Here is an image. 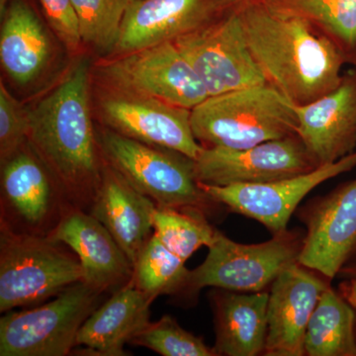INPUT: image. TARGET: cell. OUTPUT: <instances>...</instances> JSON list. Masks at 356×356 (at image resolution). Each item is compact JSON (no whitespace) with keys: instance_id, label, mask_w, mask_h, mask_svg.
<instances>
[{"instance_id":"obj_1","label":"cell","mask_w":356,"mask_h":356,"mask_svg":"<svg viewBox=\"0 0 356 356\" xmlns=\"http://www.w3.org/2000/svg\"><path fill=\"white\" fill-rule=\"evenodd\" d=\"M232 8L267 83L294 104L314 102L343 81L346 54L310 20L273 0H243Z\"/></svg>"},{"instance_id":"obj_2","label":"cell","mask_w":356,"mask_h":356,"mask_svg":"<svg viewBox=\"0 0 356 356\" xmlns=\"http://www.w3.org/2000/svg\"><path fill=\"white\" fill-rule=\"evenodd\" d=\"M29 116L30 144L70 204L88 212L104 165H100V147L89 112L88 60L77 63Z\"/></svg>"},{"instance_id":"obj_3","label":"cell","mask_w":356,"mask_h":356,"mask_svg":"<svg viewBox=\"0 0 356 356\" xmlns=\"http://www.w3.org/2000/svg\"><path fill=\"white\" fill-rule=\"evenodd\" d=\"M291 100L270 84L209 96L191 110V127L204 147L247 149L297 135Z\"/></svg>"},{"instance_id":"obj_4","label":"cell","mask_w":356,"mask_h":356,"mask_svg":"<svg viewBox=\"0 0 356 356\" xmlns=\"http://www.w3.org/2000/svg\"><path fill=\"white\" fill-rule=\"evenodd\" d=\"M83 280L76 254L50 236L0 226V312L31 307Z\"/></svg>"},{"instance_id":"obj_5","label":"cell","mask_w":356,"mask_h":356,"mask_svg":"<svg viewBox=\"0 0 356 356\" xmlns=\"http://www.w3.org/2000/svg\"><path fill=\"white\" fill-rule=\"evenodd\" d=\"M97 140L104 161L156 205L194 208L209 214L218 204L201 189L194 161L188 156L113 130L103 131Z\"/></svg>"},{"instance_id":"obj_6","label":"cell","mask_w":356,"mask_h":356,"mask_svg":"<svg viewBox=\"0 0 356 356\" xmlns=\"http://www.w3.org/2000/svg\"><path fill=\"white\" fill-rule=\"evenodd\" d=\"M106 294L84 281L74 283L49 303L0 318V356H65L89 316Z\"/></svg>"},{"instance_id":"obj_7","label":"cell","mask_w":356,"mask_h":356,"mask_svg":"<svg viewBox=\"0 0 356 356\" xmlns=\"http://www.w3.org/2000/svg\"><path fill=\"white\" fill-rule=\"evenodd\" d=\"M303 240L298 232L287 229L267 242L243 245L217 229L205 261L189 273L184 294L194 295L204 287L261 292L298 262Z\"/></svg>"},{"instance_id":"obj_8","label":"cell","mask_w":356,"mask_h":356,"mask_svg":"<svg viewBox=\"0 0 356 356\" xmlns=\"http://www.w3.org/2000/svg\"><path fill=\"white\" fill-rule=\"evenodd\" d=\"M26 144L1 163L0 226L49 236L74 207L32 145L28 149Z\"/></svg>"},{"instance_id":"obj_9","label":"cell","mask_w":356,"mask_h":356,"mask_svg":"<svg viewBox=\"0 0 356 356\" xmlns=\"http://www.w3.org/2000/svg\"><path fill=\"white\" fill-rule=\"evenodd\" d=\"M173 42L200 77L209 96L267 83L234 8L228 9L224 17Z\"/></svg>"},{"instance_id":"obj_10","label":"cell","mask_w":356,"mask_h":356,"mask_svg":"<svg viewBox=\"0 0 356 356\" xmlns=\"http://www.w3.org/2000/svg\"><path fill=\"white\" fill-rule=\"evenodd\" d=\"M119 92L193 109L209 97L200 77L175 44H154L124 54L103 67Z\"/></svg>"},{"instance_id":"obj_11","label":"cell","mask_w":356,"mask_h":356,"mask_svg":"<svg viewBox=\"0 0 356 356\" xmlns=\"http://www.w3.org/2000/svg\"><path fill=\"white\" fill-rule=\"evenodd\" d=\"M318 168L297 135L247 149L203 147L194 161L198 184L227 186L267 184Z\"/></svg>"},{"instance_id":"obj_12","label":"cell","mask_w":356,"mask_h":356,"mask_svg":"<svg viewBox=\"0 0 356 356\" xmlns=\"http://www.w3.org/2000/svg\"><path fill=\"white\" fill-rule=\"evenodd\" d=\"M356 166V152L336 163L321 165L297 177L267 184H232L216 186L199 184L215 202L261 222L273 233L287 231L293 213L309 192Z\"/></svg>"},{"instance_id":"obj_13","label":"cell","mask_w":356,"mask_h":356,"mask_svg":"<svg viewBox=\"0 0 356 356\" xmlns=\"http://www.w3.org/2000/svg\"><path fill=\"white\" fill-rule=\"evenodd\" d=\"M300 217L307 233L299 264L332 280L356 257V179L312 201Z\"/></svg>"},{"instance_id":"obj_14","label":"cell","mask_w":356,"mask_h":356,"mask_svg":"<svg viewBox=\"0 0 356 356\" xmlns=\"http://www.w3.org/2000/svg\"><path fill=\"white\" fill-rule=\"evenodd\" d=\"M103 118L115 132L195 161L202 151L191 127V110L119 92L102 102Z\"/></svg>"},{"instance_id":"obj_15","label":"cell","mask_w":356,"mask_h":356,"mask_svg":"<svg viewBox=\"0 0 356 356\" xmlns=\"http://www.w3.org/2000/svg\"><path fill=\"white\" fill-rule=\"evenodd\" d=\"M329 287L314 270L295 262L271 284L267 307V356L305 355L307 327Z\"/></svg>"},{"instance_id":"obj_16","label":"cell","mask_w":356,"mask_h":356,"mask_svg":"<svg viewBox=\"0 0 356 356\" xmlns=\"http://www.w3.org/2000/svg\"><path fill=\"white\" fill-rule=\"evenodd\" d=\"M294 106L297 136L318 166L336 163L356 147V70L334 90Z\"/></svg>"},{"instance_id":"obj_17","label":"cell","mask_w":356,"mask_h":356,"mask_svg":"<svg viewBox=\"0 0 356 356\" xmlns=\"http://www.w3.org/2000/svg\"><path fill=\"white\" fill-rule=\"evenodd\" d=\"M224 0H132L115 50L128 54L173 42L218 19Z\"/></svg>"},{"instance_id":"obj_18","label":"cell","mask_w":356,"mask_h":356,"mask_svg":"<svg viewBox=\"0 0 356 356\" xmlns=\"http://www.w3.org/2000/svg\"><path fill=\"white\" fill-rule=\"evenodd\" d=\"M50 238L76 254L83 280L103 294H112L132 280L133 264L102 222L86 211L72 209Z\"/></svg>"},{"instance_id":"obj_19","label":"cell","mask_w":356,"mask_h":356,"mask_svg":"<svg viewBox=\"0 0 356 356\" xmlns=\"http://www.w3.org/2000/svg\"><path fill=\"white\" fill-rule=\"evenodd\" d=\"M156 204L140 193L113 166H103L102 182L89 214L104 225L135 264L154 235Z\"/></svg>"},{"instance_id":"obj_20","label":"cell","mask_w":356,"mask_h":356,"mask_svg":"<svg viewBox=\"0 0 356 356\" xmlns=\"http://www.w3.org/2000/svg\"><path fill=\"white\" fill-rule=\"evenodd\" d=\"M154 301L131 280L89 316L77 334L76 346H84L90 355H125V344L149 322Z\"/></svg>"},{"instance_id":"obj_21","label":"cell","mask_w":356,"mask_h":356,"mask_svg":"<svg viewBox=\"0 0 356 356\" xmlns=\"http://www.w3.org/2000/svg\"><path fill=\"white\" fill-rule=\"evenodd\" d=\"M217 355L254 356L264 353L269 293L250 294L219 289L211 295Z\"/></svg>"},{"instance_id":"obj_22","label":"cell","mask_w":356,"mask_h":356,"mask_svg":"<svg viewBox=\"0 0 356 356\" xmlns=\"http://www.w3.org/2000/svg\"><path fill=\"white\" fill-rule=\"evenodd\" d=\"M49 55L50 44L38 16L24 0H11L0 33V60L6 74L18 84L29 83L43 70Z\"/></svg>"},{"instance_id":"obj_23","label":"cell","mask_w":356,"mask_h":356,"mask_svg":"<svg viewBox=\"0 0 356 356\" xmlns=\"http://www.w3.org/2000/svg\"><path fill=\"white\" fill-rule=\"evenodd\" d=\"M356 312L343 295L327 287L307 327L309 356H356Z\"/></svg>"},{"instance_id":"obj_24","label":"cell","mask_w":356,"mask_h":356,"mask_svg":"<svg viewBox=\"0 0 356 356\" xmlns=\"http://www.w3.org/2000/svg\"><path fill=\"white\" fill-rule=\"evenodd\" d=\"M206 213L194 208L163 207L156 205L154 234L172 254L186 261L201 247H209L216 229Z\"/></svg>"},{"instance_id":"obj_25","label":"cell","mask_w":356,"mask_h":356,"mask_svg":"<svg viewBox=\"0 0 356 356\" xmlns=\"http://www.w3.org/2000/svg\"><path fill=\"white\" fill-rule=\"evenodd\" d=\"M189 273L185 261L154 234L134 264L132 281L138 289L156 299L161 295L184 293Z\"/></svg>"},{"instance_id":"obj_26","label":"cell","mask_w":356,"mask_h":356,"mask_svg":"<svg viewBox=\"0 0 356 356\" xmlns=\"http://www.w3.org/2000/svg\"><path fill=\"white\" fill-rule=\"evenodd\" d=\"M300 14L336 41L356 65V0H273Z\"/></svg>"},{"instance_id":"obj_27","label":"cell","mask_w":356,"mask_h":356,"mask_svg":"<svg viewBox=\"0 0 356 356\" xmlns=\"http://www.w3.org/2000/svg\"><path fill=\"white\" fill-rule=\"evenodd\" d=\"M81 42L102 51L115 50L132 0H72Z\"/></svg>"},{"instance_id":"obj_28","label":"cell","mask_w":356,"mask_h":356,"mask_svg":"<svg viewBox=\"0 0 356 356\" xmlns=\"http://www.w3.org/2000/svg\"><path fill=\"white\" fill-rule=\"evenodd\" d=\"M130 343L144 346L163 356H217L201 337L185 331L168 315L158 322L147 323Z\"/></svg>"},{"instance_id":"obj_29","label":"cell","mask_w":356,"mask_h":356,"mask_svg":"<svg viewBox=\"0 0 356 356\" xmlns=\"http://www.w3.org/2000/svg\"><path fill=\"white\" fill-rule=\"evenodd\" d=\"M30 132L29 112L0 83V161L13 156L27 142Z\"/></svg>"},{"instance_id":"obj_30","label":"cell","mask_w":356,"mask_h":356,"mask_svg":"<svg viewBox=\"0 0 356 356\" xmlns=\"http://www.w3.org/2000/svg\"><path fill=\"white\" fill-rule=\"evenodd\" d=\"M54 31L70 50L81 44L79 21L72 0H39Z\"/></svg>"},{"instance_id":"obj_31","label":"cell","mask_w":356,"mask_h":356,"mask_svg":"<svg viewBox=\"0 0 356 356\" xmlns=\"http://www.w3.org/2000/svg\"><path fill=\"white\" fill-rule=\"evenodd\" d=\"M343 296L351 306L356 305V280H348V282H344L341 286Z\"/></svg>"},{"instance_id":"obj_32","label":"cell","mask_w":356,"mask_h":356,"mask_svg":"<svg viewBox=\"0 0 356 356\" xmlns=\"http://www.w3.org/2000/svg\"><path fill=\"white\" fill-rule=\"evenodd\" d=\"M339 275L346 280H356V257L344 266L339 271Z\"/></svg>"},{"instance_id":"obj_33","label":"cell","mask_w":356,"mask_h":356,"mask_svg":"<svg viewBox=\"0 0 356 356\" xmlns=\"http://www.w3.org/2000/svg\"><path fill=\"white\" fill-rule=\"evenodd\" d=\"M242 1L243 0H224V4L227 10H228V9L232 8V7L236 6V4H238Z\"/></svg>"},{"instance_id":"obj_34","label":"cell","mask_w":356,"mask_h":356,"mask_svg":"<svg viewBox=\"0 0 356 356\" xmlns=\"http://www.w3.org/2000/svg\"><path fill=\"white\" fill-rule=\"evenodd\" d=\"M7 2H8V0H1V13H3L6 10Z\"/></svg>"},{"instance_id":"obj_35","label":"cell","mask_w":356,"mask_h":356,"mask_svg":"<svg viewBox=\"0 0 356 356\" xmlns=\"http://www.w3.org/2000/svg\"><path fill=\"white\" fill-rule=\"evenodd\" d=\"M353 308H355V310L356 312V305L355 307H353Z\"/></svg>"}]
</instances>
